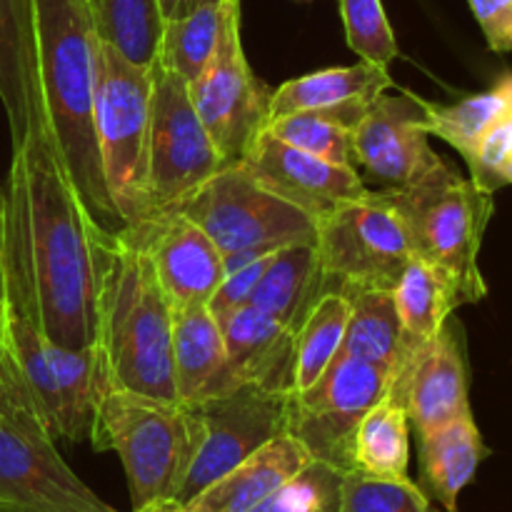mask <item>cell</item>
Returning <instances> with one entry per match:
<instances>
[{"label": "cell", "mask_w": 512, "mask_h": 512, "mask_svg": "<svg viewBox=\"0 0 512 512\" xmlns=\"http://www.w3.org/2000/svg\"><path fill=\"white\" fill-rule=\"evenodd\" d=\"M125 228L148 250L170 308L210 303L225 278L223 253L193 220L173 210H155Z\"/></svg>", "instance_id": "ac0fdd59"}, {"label": "cell", "mask_w": 512, "mask_h": 512, "mask_svg": "<svg viewBox=\"0 0 512 512\" xmlns=\"http://www.w3.org/2000/svg\"><path fill=\"white\" fill-rule=\"evenodd\" d=\"M348 318L350 298L343 290H328L315 300L295 330V393L310 388L338 358Z\"/></svg>", "instance_id": "d6a6232c"}, {"label": "cell", "mask_w": 512, "mask_h": 512, "mask_svg": "<svg viewBox=\"0 0 512 512\" xmlns=\"http://www.w3.org/2000/svg\"><path fill=\"white\" fill-rule=\"evenodd\" d=\"M220 168L218 150L190 100L188 80L155 60L148 140L150 213L175 205Z\"/></svg>", "instance_id": "7c38bea8"}, {"label": "cell", "mask_w": 512, "mask_h": 512, "mask_svg": "<svg viewBox=\"0 0 512 512\" xmlns=\"http://www.w3.org/2000/svg\"><path fill=\"white\" fill-rule=\"evenodd\" d=\"M338 512H445L410 478H375L348 470L340 480Z\"/></svg>", "instance_id": "e575fe53"}, {"label": "cell", "mask_w": 512, "mask_h": 512, "mask_svg": "<svg viewBox=\"0 0 512 512\" xmlns=\"http://www.w3.org/2000/svg\"><path fill=\"white\" fill-rule=\"evenodd\" d=\"M512 158V110L505 113L475 148L473 158L468 160L470 180L485 193H498L500 190V170Z\"/></svg>", "instance_id": "74e56055"}, {"label": "cell", "mask_w": 512, "mask_h": 512, "mask_svg": "<svg viewBox=\"0 0 512 512\" xmlns=\"http://www.w3.org/2000/svg\"><path fill=\"white\" fill-rule=\"evenodd\" d=\"M0 512H118L63 460L8 345L0 350Z\"/></svg>", "instance_id": "5b68a950"}, {"label": "cell", "mask_w": 512, "mask_h": 512, "mask_svg": "<svg viewBox=\"0 0 512 512\" xmlns=\"http://www.w3.org/2000/svg\"><path fill=\"white\" fill-rule=\"evenodd\" d=\"M395 85L388 65L358 60L355 65L315 70L288 80L270 93V118L288 113H328L350 130L358 125L368 105ZM268 118V120H270Z\"/></svg>", "instance_id": "ffe728a7"}, {"label": "cell", "mask_w": 512, "mask_h": 512, "mask_svg": "<svg viewBox=\"0 0 512 512\" xmlns=\"http://www.w3.org/2000/svg\"><path fill=\"white\" fill-rule=\"evenodd\" d=\"M353 163L385 188H403L440 163L425 128V100L415 93L380 95L353 128Z\"/></svg>", "instance_id": "2e32d148"}, {"label": "cell", "mask_w": 512, "mask_h": 512, "mask_svg": "<svg viewBox=\"0 0 512 512\" xmlns=\"http://www.w3.org/2000/svg\"><path fill=\"white\" fill-rule=\"evenodd\" d=\"M493 53H512V0H468Z\"/></svg>", "instance_id": "ab89813d"}, {"label": "cell", "mask_w": 512, "mask_h": 512, "mask_svg": "<svg viewBox=\"0 0 512 512\" xmlns=\"http://www.w3.org/2000/svg\"><path fill=\"white\" fill-rule=\"evenodd\" d=\"M343 470L313 460L250 512H338Z\"/></svg>", "instance_id": "d590c367"}, {"label": "cell", "mask_w": 512, "mask_h": 512, "mask_svg": "<svg viewBox=\"0 0 512 512\" xmlns=\"http://www.w3.org/2000/svg\"><path fill=\"white\" fill-rule=\"evenodd\" d=\"M310 463L313 455L305 445L295 435L280 433L200 490L183 508L185 512H250Z\"/></svg>", "instance_id": "44dd1931"}, {"label": "cell", "mask_w": 512, "mask_h": 512, "mask_svg": "<svg viewBox=\"0 0 512 512\" xmlns=\"http://www.w3.org/2000/svg\"><path fill=\"white\" fill-rule=\"evenodd\" d=\"M388 393L403 405L418 438L473 413L465 330L455 315L405 358Z\"/></svg>", "instance_id": "9a60e30c"}, {"label": "cell", "mask_w": 512, "mask_h": 512, "mask_svg": "<svg viewBox=\"0 0 512 512\" xmlns=\"http://www.w3.org/2000/svg\"><path fill=\"white\" fill-rule=\"evenodd\" d=\"M273 258L275 253L263 255V258L253 260V263L243 265V268L225 273V278L220 280L218 290H215L213 298H210L208 303L210 310H213L215 315H223L228 313V310L240 308V305H248Z\"/></svg>", "instance_id": "f35d334b"}, {"label": "cell", "mask_w": 512, "mask_h": 512, "mask_svg": "<svg viewBox=\"0 0 512 512\" xmlns=\"http://www.w3.org/2000/svg\"><path fill=\"white\" fill-rule=\"evenodd\" d=\"M235 385L295 393V333L255 305L218 315Z\"/></svg>", "instance_id": "d6986e66"}, {"label": "cell", "mask_w": 512, "mask_h": 512, "mask_svg": "<svg viewBox=\"0 0 512 512\" xmlns=\"http://www.w3.org/2000/svg\"><path fill=\"white\" fill-rule=\"evenodd\" d=\"M350 463L375 478H410V420L390 393L360 418Z\"/></svg>", "instance_id": "f1b7e54d"}, {"label": "cell", "mask_w": 512, "mask_h": 512, "mask_svg": "<svg viewBox=\"0 0 512 512\" xmlns=\"http://www.w3.org/2000/svg\"><path fill=\"white\" fill-rule=\"evenodd\" d=\"M238 5L240 0H210L190 10L183 18L165 20L158 63L193 83L213 60L223 40L228 15Z\"/></svg>", "instance_id": "4dcf8cb0"}, {"label": "cell", "mask_w": 512, "mask_h": 512, "mask_svg": "<svg viewBox=\"0 0 512 512\" xmlns=\"http://www.w3.org/2000/svg\"><path fill=\"white\" fill-rule=\"evenodd\" d=\"M165 210L193 220L223 258L258 245H288L315 238L313 220L265 190L240 163L220 168L193 193Z\"/></svg>", "instance_id": "30bf717a"}, {"label": "cell", "mask_w": 512, "mask_h": 512, "mask_svg": "<svg viewBox=\"0 0 512 512\" xmlns=\"http://www.w3.org/2000/svg\"><path fill=\"white\" fill-rule=\"evenodd\" d=\"M348 298L350 318L338 355H350L370 365H380L390 370L395 378L413 348L405 338L393 293L378 288L353 290Z\"/></svg>", "instance_id": "484cf974"}, {"label": "cell", "mask_w": 512, "mask_h": 512, "mask_svg": "<svg viewBox=\"0 0 512 512\" xmlns=\"http://www.w3.org/2000/svg\"><path fill=\"white\" fill-rule=\"evenodd\" d=\"M512 110V73H505L490 90L440 105L425 100V128L430 135L445 140L468 163L483 135Z\"/></svg>", "instance_id": "1f68e13d"}, {"label": "cell", "mask_w": 512, "mask_h": 512, "mask_svg": "<svg viewBox=\"0 0 512 512\" xmlns=\"http://www.w3.org/2000/svg\"><path fill=\"white\" fill-rule=\"evenodd\" d=\"M95 35L135 65L158 60L165 18L158 0H88Z\"/></svg>", "instance_id": "f546056e"}, {"label": "cell", "mask_w": 512, "mask_h": 512, "mask_svg": "<svg viewBox=\"0 0 512 512\" xmlns=\"http://www.w3.org/2000/svg\"><path fill=\"white\" fill-rule=\"evenodd\" d=\"M133 512H185L183 503L178 500H155V503L143 505V508H135Z\"/></svg>", "instance_id": "b9f144b4"}, {"label": "cell", "mask_w": 512, "mask_h": 512, "mask_svg": "<svg viewBox=\"0 0 512 512\" xmlns=\"http://www.w3.org/2000/svg\"><path fill=\"white\" fill-rule=\"evenodd\" d=\"M315 253L330 290H393L413 260L408 233L383 190L340 205L315 223Z\"/></svg>", "instance_id": "9c48e42d"}, {"label": "cell", "mask_w": 512, "mask_h": 512, "mask_svg": "<svg viewBox=\"0 0 512 512\" xmlns=\"http://www.w3.org/2000/svg\"><path fill=\"white\" fill-rule=\"evenodd\" d=\"M265 130L283 143L293 145V148L318 155L330 163L353 165L355 168L353 138H350L353 130L333 115L315 113V110L278 115V118H270L265 123Z\"/></svg>", "instance_id": "836d02e7"}, {"label": "cell", "mask_w": 512, "mask_h": 512, "mask_svg": "<svg viewBox=\"0 0 512 512\" xmlns=\"http://www.w3.org/2000/svg\"><path fill=\"white\" fill-rule=\"evenodd\" d=\"M25 173L35 293L48 343L88 348L95 343L98 255L95 228L68 170L50 140L45 115L35 113L15 145Z\"/></svg>", "instance_id": "6da1fadb"}, {"label": "cell", "mask_w": 512, "mask_h": 512, "mask_svg": "<svg viewBox=\"0 0 512 512\" xmlns=\"http://www.w3.org/2000/svg\"><path fill=\"white\" fill-rule=\"evenodd\" d=\"M240 165L265 190L303 210L313 223L340 205L363 198L370 190L353 165L330 163L293 148L265 128L255 135Z\"/></svg>", "instance_id": "e0dca14e"}, {"label": "cell", "mask_w": 512, "mask_h": 512, "mask_svg": "<svg viewBox=\"0 0 512 512\" xmlns=\"http://www.w3.org/2000/svg\"><path fill=\"white\" fill-rule=\"evenodd\" d=\"M0 303H3V265H0Z\"/></svg>", "instance_id": "f6af8a7d"}, {"label": "cell", "mask_w": 512, "mask_h": 512, "mask_svg": "<svg viewBox=\"0 0 512 512\" xmlns=\"http://www.w3.org/2000/svg\"><path fill=\"white\" fill-rule=\"evenodd\" d=\"M348 48L360 60L390 65L398 58V40L385 15L383 0H340Z\"/></svg>", "instance_id": "8d00e7d4"}, {"label": "cell", "mask_w": 512, "mask_h": 512, "mask_svg": "<svg viewBox=\"0 0 512 512\" xmlns=\"http://www.w3.org/2000/svg\"><path fill=\"white\" fill-rule=\"evenodd\" d=\"M408 233L413 258L453 280L465 305L480 303L488 283L480 273V248L495 213L493 193L460 175L448 160L403 188H383Z\"/></svg>", "instance_id": "277c9868"}, {"label": "cell", "mask_w": 512, "mask_h": 512, "mask_svg": "<svg viewBox=\"0 0 512 512\" xmlns=\"http://www.w3.org/2000/svg\"><path fill=\"white\" fill-rule=\"evenodd\" d=\"M190 85V100L203 120L223 168L238 165L270 118L273 90L255 78L240 38V5L225 23L223 40L208 68Z\"/></svg>", "instance_id": "5bb4252c"}, {"label": "cell", "mask_w": 512, "mask_h": 512, "mask_svg": "<svg viewBox=\"0 0 512 512\" xmlns=\"http://www.w3.org/2000/svg\"><path fill=\"white\" fill-rule=\"evenodd\" d=\"M38 83L50 140L90 218L123 228L105 185L95 135L100 40L88 0H33Z\"/></svg>", "instance_id": "3957f363"}, {"label": "cell", "mask_w": 512, "mask_h": 512, "mask_svg": "<svg viewBox=\"0 0 512 512\" xmlns=\"http://www.w3.org/2000/svg\"><path fill=\"white\" fill-rule=\"evenodd\" d=\"M153 65L143 68L100 43L95 83V135L105 185L123 225L150 215L148 140Z\"/></svg>", "instance_id": "52a82bcc"}, {"label": "cell", "mask_w": 512, "mask_h": 512, "mask_svg": "<svg viewBox=\"0 0 512 512\" xmlns=\"http://www.w3.org/2000/svg\"><path fill=\"white\" fill-rule=\"evenodd\" d=\"M505 185H512V158L500 170V188H505Z\"/></svg>", "instance_id": "7bdbcfd3"}, {"label": "cell", "mask_w": 512, "mask_h": 512, "mask_svg": "<svg viewBox=\"0 0 512 512\" xmlns=\"http://www.w3.org/2000/svg\"><path fill=\"white\" fill-rule=\"evenodd\" d=\"M170 363L180 403H195L235 388L220 320L208 303L173 310Z\"/></svg>", "instance_id": "7402d4cb"}, {"label": "cell", "mask_w": 512, "mask_h": 512, "mask_svg": "<svg viewBox=\"0 0 512 512\" xmlns=\"http://www.w3.org/2000/svg\"><path fill=\"white\" fill-rule=\"evenodd\" d=\"M0 265H3L5 345L38 400L45 425L58 440V398L48 365V338L43 333L38 293H35L28 190H25V173L18 155L10 160V173L0 195Z\"/></svg>", "instance_id": "ba28073f"}, {"label": "cell", "mask_w": 512, "mask_h": 512, "mask_svg": "<svg viewBox=\"0 0 512 512\" xmlns=\"http://www.w3.org/2000/svg\"><path fill=\"white\" fill-rule=\"evenodd\" d=\"M160 3V13H163L165 20H175L188 15L190 10H195L198 5L210 3V0H158Z\"/></svg>", "instance_id": "60d3db41"}, {"label": "cell", "mask_w": 512, "mask_h": 512, "mask_svg": "<svg viewBox=\"0 0 512 512\" xmlns=\"http://www.w3.org/2000/svg\"><path fill=\"white\" fill-rule=\"evenodd\" d=\"M98 320L95 355L105 388L178 400L170 363L173 308L148 250L130 228H95Z\"/></svg>", "instance_id": "7a4b0ae2"}, {"label": "cell", "mask_w": 512, "mask_h": 512, "mask_svg": "<svg viewBox=\"0 0 512 512\" xmlns=\"http://www.w3.org/2000/svg\"><path fill=\"white\" fill-rule=\"evenodd\" d=\"M418 488L445 512H458L460 493L490 455L473 413L418 438Z\"/></svg>", "instance_id": "cb8c5ba5"}, {"label": "cell", "mask_w": 512, "mask_h": 512, "mask_svg": "<svg viewBox=\"0 0 512 512\" xmlns=\"http://www.w3.org/2000/svg\"><path fill=\"white\" fill-rule=\"evenodd\" d=\"M90 443L118 455L135 510L178 498L193 455V418L180 400L100 385Z\"/></svg>", "instance_id": "8992f818"}, {"label": "cell", "mask_w": 512, "mask_h": 512, "mask_svg": "<svg viewBox=\"0 0 512 512\" xmlns=\"http://www.w3.org/2000/svg\"><path fill=\"white\" fill-rule=\"evenodd\" d=\"M390 293L413 350L433 340L450 315L465 305L453 280L418 258L410 260Z\"/></svg>", "instance_id": "4316f807"}, {"label": "cell", "mask_w": 512, "mask_h": 512, "mask_svg": "<svg viewBox=\"0 0 512 512\" xmlns=\"http://www.w3.org/2000/svg\"><path fill=\"white\" fill-rule=\"evenodd\" d=\"M48 365L58 398V440L85 443L90 440L95 400L100 390L95 345L63 348L48 343Z\"/></svg>", "instance_id": "83f0119b"}, {"label": "cell", "mask_w": 512, "mask_h": 512, "mask_svg": "<svg viewBox=\"0 0 512 512\" xmlns=\"http://www.w3.org/2000/svg\"><path fill=\"white\" fill-rule=\"evenodd\" d=\"M330 285L320 270L313 240H295L283 245L270 260L263 280L255 288L250 305L263 310L295 333L315 300L328 293Z\"/></svg>", "instance_id": "d4e9b609"}, {"label": "cell", "mask_w": 512, "mask_h": 512, "mask_svg": "<svg viewBox=\"0 0 512 512\" xmlns=\"http://www.w3.org/2000/svg\"><path fill=\"white\" fill-rule=\"evenodd\" d=\"M393 373L365 360L338 355L310 388L290 398L288 433L313 460L353 470V435L360 418L388 395Z\"/></svg>", "instance_id": "4fadbf2b"}, {"label": "cell", "mask_w": 512, "mask_h": 512, "mask_svg": "<svg viewBox=\"0 0 512 512\" xmlns=\"http://www.w3.org/2000/svg\"><path fill=\"white\" fill-rule=\"evenodd\" d=\"M0 103L15 148L23 143L30 118L43 113L33 0H0Z\"/></svg>", "instance_id": "603a6c76"}, {"label": "cell", "mask_w": 512, "mask_h": 512, "mask_svg": "<svg viewBox=\"0 0 512 512\" xmlns=\"http://www.w3.org/2000/svg\"><path fill=\"white\" fill-rule=\"evenodd\" d=\"M5 345V315H3V303H0V350Z\"/></svg>", "instance_id": "ee69618b"}, {"label": "cell", "mask_w": 512, "mask_h": 512, "mask_svg": "<svg viewBox=\"0 0 512 512\" xmlns=\"http://www.w3.org/2000/svg\"><path fill=\"white\" fill-rule=\"evenodd\" d=\"M290 398L293 393H275L243 383L188 403L193 418V455L175 500L185 505L260 445L288 433Z\"/></svg>", "instance_id": "8fae6325"}]
</instances>
